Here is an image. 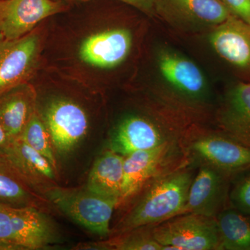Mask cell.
<instances>
[{"label":"cell","mask_w":250,"mask_h":250,"mask_svg":"<svg viewBox=\"0 0 250 250\" xmlns=\"http://www.w3.org/2000/svg\"><path fill=\"white\" fill-rule=\"evenodd\" d=\"M192 179L191 173L182 171L156 182L122 222L119 231L127 232L147 225H158L180 214Z\"/></svg>","instance_id":"6da1fadb"},{"label":"cell","mask_w":250,"mask_h":250,"mask_svg":"<svg viewBox=\"0 0 250 250\" xmlns=\"http://www.w3.org/2000/svg\"><path fill=\"white\" fill-rule=\"evenodd\" d=\"M54 236L49 219L34 207L0 204V250L41 249Z\"/></svg>","instance_id":"7a4b0ae2"},{"label":"cell","mask_w":250,"mask_h":250,"mask_svg":"<svg viewBox=\"0 0 250 250\" xmlns=\"http://www.w3.org/2000/svg\"><path fill=\"white\" fill-rule=\"evenodd\" d=\"M152 234L163 250H220L215 217L196 213L177 215L156 225Z\"/></svg>","instance_id":"3957f363"},{"label":"cell","mask_w":250,"mask_h":250,"mask_svg":"<svg viewBox=\"0 0 250 250\" xmlns=\"http://www.w3.org/2000/svg\"><path fill=\"white\" fill-rule=\"evenodd\" d=\"M49 197L59 208L77 223L92 232L106 236L110 230L113 210L120 204L111 198L85 190L54 188Z\"/></svg>","instance_id":"277c9868"},{"label":"cell","mask_w":250,"mask_h":250,"mask_svg":"<svg viewBox=\"0 0 250 250\" xmlns=\"http://www.w3.org/2000/svg\"><path fill=\"white\" fill-rule=\"evenodd\" d=\"M41 39L36 31L21 39H0V95L27 83L37 66Z\"/></svg>","instance_id":"5b68a950"},{"label":"cell","mask_w":250,"mask_h":250,"mask_svg":"<svg viewBox=\"0 0 250 250\" xmlns=\"http://www.w3.org/2000/svg\"><path fill=\"white\" fill-rule=\"evenodd\" d=\"M63 8L60 1L55 0H0V39H21L38 23Z\"/></svg>","instance_id":"8992f818"},{"label":"cell","mask_w":250,"mask_h":250,"mask_svg":"<svg viewBox=\"0 0 250 250\" xmlns=\"http://www.w3.org/2000/svg\"><path fill=\"white\" fill-rule=\"evenodd\" d=\"M45 123L52 144L60 154L70 152L84 137L88 128L84 110L66 100H56L47 106Z\"/></svg>","instance_id":"52a82bcc"},{"label":"cell","mask_w":250,"mask_h":250,"mask_svg":"<svg viewBox=\"0 0 250 250\" xmlns=\"http://www.w3.org/2000/svg\"><path fill=\"white\" fill-rule=\"evenodd\" d=\"M225 175L211 166H202L192 179L187 202L179 215L196 213L215 218L226 198Z\"/></svg>","instance_id":"ba28073f"},{"label":"cell","mask_w":250,"mask_h":250,"mask_svg":"<svg viewBox=\"0 0 250 250\" xmlns=\"http://www.w3.org/2000/svg\"><path fill=\"white\" fill-rule=\"evenodd\" d=\"M132 36L126 29H113L88 36L80 48V58L85 63L100 68H112L129 55Z\"/></svg>","instance_id":"9c48e42d"},{"label":"cell","mask_w":250,"mask_h":250,"mask_svg":"<svg viewBox=\"0 0 250 250\" xmlns=\"http://www.w3.org/2000/svg\"><path fill=\"white\" fill-rule=\"evenodd\" d=\"M192 148L207 165L226 175L250 169V148L231 138H202L195 141Z\"/></svg>","instance_id":"30bf717a"},{"label":"cell","mask_w":250,"mask_h":250,"mask_svg":"<svg viewBox=\"0 0 250 250\" xmlns=\"http://www.w3.org/2000/svg\"><path fill=\"white\" fill-rule=\"evenodd\" d=\"M212 47L235 66L250 70V24L236 16H230L218 24L210 36Z\"/></svg>","instance_id":"8fae6325"},{"label":"cell","mask_w":250,"mask_h":250,"mask_svg":"<svg viewBox=\"0 0 250 250\" xmlns=\"http://www.w3.org/2000/svg\"><path fill=\"white\" fill-rule=\"evenodd\" d=\"M35 91L29 83L0 95V123L10 139L20 137L36 111Z\"/></svg>","instance_id":"7c38bea8"},{"label":"cell","mask_w":250,"mask_h":250,"mask_svg":"<svg viewBox=\"0 0 250 250\" xmlns=\"http://www.w3.org/2000/svg\"><path fill=\"white\" fill-rule=\"evenodd\" d=\"M165 143L159 130L151 122L141 117L126 118L117 128L111 139V150L126 156L147 150Z\"/></svg>","instance_id":"4fadbf2b"},{"label":"cell","mask_w":250,"mask_h":250,"mask_svg":"<svg viewBox=\"0 0 250 250\" xmlns=\"http://www.w3.org/2000/svg\"><path fill=\"white\" fill-rule=\"evenodd\" d=\"M165 142L153 149L139 151L125 156L122 202L135 195L159 170L168 152Z\"/></svg>","instance_id":"5bb4252c"},{"label":"cell","mask_w":250,"mask_h":250,"mask_svg":"<svg viewBox=\"0 0 250 250\" xmlns=\"http://www.w3.org/2000/svg\"><path fill=\"white\" fill-rule=\"evenodd\" d=\"M125 156L107 151L92 167L87 189L103 196L118 199L121 203Z\"/></svg>","instance_id":"9a60e30c"},{"label":"cell","mask_w":250,"mask_h":250,"mask_svg":"<svg viewBox=\"0 0 250 250\" xmlns=\"http://www.w3.org/2000/svg\"><path fill=\"white\" fill-rule=\"evenodd\" d=\"M159 67L167 82L188 95H200L205 89L203 73L188 59L165 51L159 54Z\"/></svg>","instance_id":"2e32d148"},{"label":"cell","mask_w":250,"mask_h":250,"mask_svg":"<svg viewBox=\"0 0 250 250\" xmlns=\"http://www.w3.org/2000/svg\"><path fill=\"white\" fill-rule=\"evenodd\" d=\"M223 123L231 139L250 148V83H240L230 91Z\"/></svg>","instance_id":"e0dca14e"},{"label":"cell","mask_w":250,"mask_h":250,"mask_svg":"<svg viewBox=\"0 0 250 250\" xmlns=\"http://www.w3.org/2000/svg\"><path fill=\"white\" fill-rule=\"evenodd\" d=\"M216 218L220 250H250V215L237 209L221 210Z\"/></svg>","instance_id":"ac0fdd59"},{"label":"cell","mask_w":250,"mask_h":250,"mask_svg":"<svg viewBox=\"0 0 250 250\" xmlns=\"http://www.w3.org/2000/svg\"><path fill=\"white\" fill-rule=\"evenodd\" d=\"M176 11L202 22L220 24L232 16L220 0H164Z\"/></svg>","instance_id":"d6986e66"},{"label":"cell","mask_w":250,"mask_h":250,"mask_svg":"<svg viewBox=\"0 0 250 250\" xmlns=\"http://www.w3.org/2000/svg\"><path fill=\"white\" fill-rule=\"evenodd\" d=\"M32 197L25 182L0 159V204L13 207H33Z\"/></svg>","instance_id":"ffe728a7"},{"label":"cell","mask_w":250,"mask_h":250,"mask_svg":"<svg viewBox=\"0 0 250 250\" xmlns=\"http://www.w3.org/2000/svg\"><path fill=\"white\" fill-rule=\"evenodd\" d=\"M18 138H21L33 149L45 156L54 168L57 169V161L54 156L52 143L50 142L52 140L45 123L41 120L36 110L28 122L22 134Z\"/></svg>","instance_id":"44dd1931"},{"label":"cell","mask_w":250,"mask_h":250,"mask_svg":"<svg viewBox=\"0 0 250 250\" xmlns=\"http://www.w3.org/2000/svg\"><path fill=\"white\" fill-rule=\"evenodd\" d=\"M113 246L121 250H163V246L154 239L152 231L135 233L114 242Z\"/></svg>","instance_id":"7402d4cb"},{"label":"cell","mask_w":250,"mask_h":250,"mask_svg":"<svg viewBox=\"0 0 250 250\" xmlns=\"http://www.w3.org/2000/svg\"><path fill=\"white\" fill-rule=\"evenodd\" d=\"M230 200L236 209L250 215V174L236 184Z\"/></svg>","instance_id":"603a6c76"},{"label":"cell","mask_w":250,"mask_h":250,"mask_svg":"<svg viewBox=\"0 0 250 250\" xmlns=\"http://www.w3.org/2000/svg\"><path fill=\"white\" fill-rule=\"evenodd\" d=\"M231 14L250 24V0H220Z\"/></svg>","instance_id":"cb8c5ba5"},{"label":"cell","mask_w":250,"mask_h":250,"mask_svg":"<svg viewBox=\"0 0 250 250\" xmlns=\"http://www.w3.org/2000/svg\"><path fill=\"white\" fill-rule=\"evenodd\" d=\"M120 1L131 5L143 11H150L154 5V0H120Z\"/></svg>","instance_id":"d4e9b609"},{"label":"cell","mask_w":250,"mask_h":250,"mask_svg":"<svg viewBox=\"0 0 250 250\" xmlns=\"http://www.w3.org/2000/svg\"><path fill=\"white\" fill-rule=\"evenodd\" d=\"M11 139L6 134L4 126L0 123V158L4 155L6 149L9 147Z\"/></svg>","instance_id":"484cf974"},{"label":"cell","mask_w":250,"mask_h":250,"mask_svg":"<svg viewBox=\"0 0 250 250\" xmlns=\"http://www.w3.org/2000/svg\"><path fill=\"white\" fill-rule=\"evenodd\" d=\"M55 1H82V0H55Z\"/></svg>","instance_id":"4316f807"}]
</instances>
